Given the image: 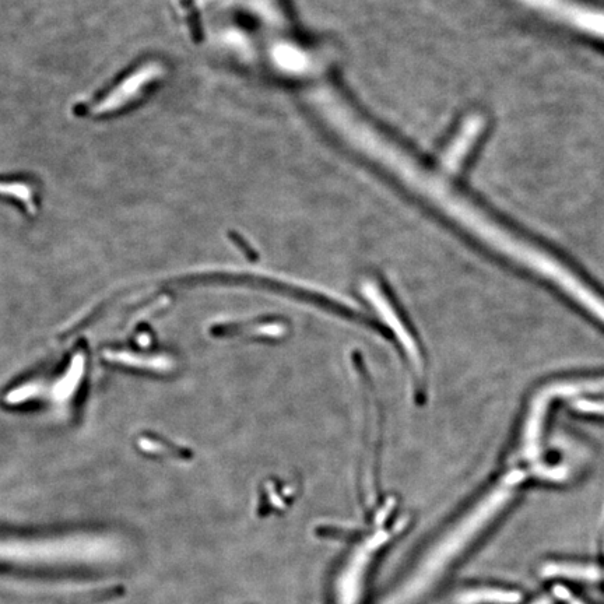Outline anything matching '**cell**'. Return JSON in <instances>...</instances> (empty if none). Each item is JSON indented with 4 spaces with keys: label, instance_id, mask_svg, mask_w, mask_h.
<instances>
[{
    "label": "cell",
    "instance_id": "1",
    "mask_svg": "<svg viewBox=\"0 0 604 604\" xmlns=\"http://www.w3.org/2000/svg\"><path fill=\"white\" fill-rule=\"evenodd\" d=\"M525 479V473L515 470V472L509 473L500 486L495 488L493 493L486 497V500L481 502L479 507L474 509L470 516H467L465 521L460 523L459 528L453 530L451 535L447 539L442 540L438 544L437 549L431 551L430 556L424 561L423 567L417 572L414 577L412 584L407 586L405 595H402L399 603H403V600L413 599L420 595V592L424 588L433 582L435 577L441 574L442 568L448 563H451L452 558L458 556L463 547L466 546L470 540L473 539L477 533L480 532L484 526L487 525L491 519L494 518L495 514L512 497V490L516 484L521 483Z\"/></svg>",
    "mask_w": 604,
    "mask_h": 604
},
{
    "label": "cell",
    "instance_id": "2",
    "mask_svg": "<svg viewBox=\"0 0 604 604\" xmlns=\"http://www.w3.org/2000/svg\"><path fill=\"white\" fill-rule=\"evenodd\" d=\"M522 595L516 591L498 588L470 589L458 596V604H518Z\"/></svg>",
    "mask_w": 604,
    "mask_h": 604
},
{
    "label": "cell",
    "instance_id": "3",
    "mask_svg": "<svg viewBox=\"0 0 604 604\" xmlns=\"http://www.w3.org/2000/svg\"><path fill=\"white\" fill-rule=\"evenodd\" d=\"M544 577H563L575 579V581H598L600 572L598 568L591 565L550 563L543 568Z\"/></svg>",
    "mask_w": 604,
    "mask_h": 604
},
{
    "label": "cell",
    "instance_id": "4",
    "mask_svg": "<svg viewBox=\"0 0 604 604\" xmlns=\"http://www.w3.org/2000/svg\"><path fill=\"white\" fill-rule=\"evenodd\" d=\"M553 593L558 599L563 600V602L567 604H585L584 602H581V600L575 598V596L563 585L554 586Z\"/></svg>",
    "mask_w": 604,
    "mask_h": 604
},
{
    "label": "cell",
    "instance_id": "5",
    "mask_svg": "<svg viewBox=\"0 0 604 604\" xmlns=\"http://www.w3.org/2000/svg\"><path fill=\"white\" fill-rule=\"evenodd\" d=\"M532 604H553V602L547 596H542V598L535 600Z\"/></svg>",
    "mask_w": 604,
    "mask_h": 604
}]
</instances>
